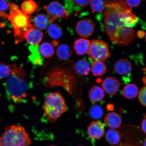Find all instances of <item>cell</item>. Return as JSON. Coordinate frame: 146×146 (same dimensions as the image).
<instances>
[{"instance_id":"obj_1","label":"cell","mask_w":146,"mask_h":146,"mask_svg":"<svg viewBox=\"0 0 146 146\" xmlns=\"http://www.w3.org/2000/svg\"><path fill=\"white\" fill-rule=\"evenodd\" d=\"M132 9L123 0L108 1L104 12L106 33L115 45L125 46L136 39L133 28L138 21Z\"/></svg>"},{"instance_id":"obj_2","label":"cell","mask_w":146,"mask_h":146,"mask_svg":"<svg viewBox=\"0 0 146 146\" xmlns=\"http://www.w3.org/2000/svg\"><path fill=\"white\" fill-rule=\"evenodd\" d=\"M43 108L45 117L50 123H54L66 112L67 105L61 93L56 92L46 97Z\"/></svg>"},{"instance_id":"obj_3","label":"cell","mask_w":146,"mask_h":146,"mask_svg":"<svg viewBox=\"0 0 146 146\" xmlns=\"http://www.w3.org/2000/svg\"><path fill=\"white\" fill-rule=\"evenodd\" d=\"M31 143L29 135L22 126L5 127L0 137V146H29Z\"/></svg>"},{"instance_id":"obj_4","label":"cell","mask_w":146,"mask_h":146,"mask_svg":"<svg viewBox=\"0 0 146 146\" xmlns=\"http://www.w3.org/2000/svg\"><path fill=\"white\" fill-rule=\"evenodd\" d=\"M10 12L8 18L14 28L15 43H18L24 40L27 31L34 27L31 24V18L19 9Z\"/></svg>"},{"instance_id":"obj_5","label":"cell","mask_w":146,"mask_h":146,"mask_svg":"<svg viewBox=\"0 0 146 146\" xmlns=\"http://www.w3.org/2000/svg\"><path fill=\"white\" fill-rule=\"evenodd\" d=\"M15 75L9 76L6 83V89L9 97L16 103H19L26 97L28 87L26 81Z\"/></svg>"},{"instance_id":"obj_6","label":"cell","mask_w":146,"mask_h":146,"mask_svg":"<svg viewBox=\"0 0 146 146\" xmlns=\"http://www.w3.org/2000/svg\"><path fill=\"white\" fill-rule=\"evenodd\" d=\"M88 54L89 58L95 61L104 62L110 57L109 45L105 42L93 40L90 42Z\"/></svg>"},{"instance_id":"obj_7","label":"cell","mask_w":146,"mask_h":146,"mask_svg":"<svg viewBox=\"0 0 146 146\" xmlns=\"http://www.w3.org/2000/svg\"><path fill=\"white\" fill-rule=\"evenodd\" d=\"M51 23H52L58 18L67 19L69 17L68 12L61 4L57 1H53L48 5L44 6Z\"/></svg>"},{"instance_id":"obj_8","label":"cell","mask_w":146,"mask_h":146,"mask_svg":"<svg viewBox=\"0 0 146 146\" xmlns=\"http://www.w3.org/2000/svg\"><path fill=\"white\" fill-rule=\"evenodd\" d=\"M95 24L92 20L84 18L79 21L76 27V32L78 35L84 38H88L94 32Z\"/></svg>"},{"instance_id":"obj_9","label":"cell","mask_w":146,"mask_h":146,"mask_svg":"<svg viewBox=\"0 0 146 146\" xmlns=\"http://www.w3.org/2000/svg\"><path fill=\"white\" fill-rule=\"evenodd\" d=\"M15 75L23 77L25 73L22 69L15 65H9L0 63V79L9 77L11 76Z\"/></svg>"},{"instance_id":"obj_10","label":"cell","mask_w":146,"mask_h":146,"mask_svg":"<svg viewBox=\"0 0 146 146\" xmlns=\"http://www.w3.org/2000/svg\"><path fill=\"white\" fill-rule=\"evenodd\" d=\"M120 86L119 82L116 78L112 77L106 78L102 84L104 91L111 96L114 95L118 92Z\"/></svg>"},{"instance_id":"obj_11","label":"cell","mask_w":146,"mask_h":146,"mask_svg":"<svg viewBox=\"0 0 146 146\" xmlns=\"http://www.w3.org/2000/svg\"><path fill=\"white\" fill-rule=\"evenodd\" d=\"M114 68L115 71L120 75L129 76L132 71V64L129 60L122 59L114 64Z\"/></svg>"},{"instance_id":"obj_12","label":"cell","mask_w":146,"mask_h":146,"mask_svg":"<svg viewBox=\"0 0 146 146\" xmlns=\"http://www.w3.org/2000/svg\"><path fill=\"white\" fill-rule=\"evenodd\" d=\"M88 132L91 138L100 139L104 134V126L100 121L92 122L88 128Z\"/></svg>"},{"instance_id":"obj_13","label":"cell","mask_w":146,"mask_h":146,"mask_svg":"<svg viewBox=\"0 0 146 146\" xmlns=\"http://www.w3.org/2000/svg\"><path fill=\"white\" fill-rule=\"evenodd\" d=\"M43 33L38 29L34 27L27 31L25 35V39L29 44L32 45H36L42 39Z\"/></svg>"},{"instance_id":"obj_14","label":"cell","mask_w":146,"mask_h":146,"mask_svg":"<svg viewBox=\"0 0 146 146\" xmlns=\"http://www.w3.org/2000/svg\"><path fill=\"white\" fill-rule=\"evenodd\" d=\"M104 122L110 129H116L120 127L122 123V119L119 114L116 112L108 113L106 116Z\"/></svg>"},{"instance_id":"obj_15","label":"cell","mask_w":146,"mask_h":146,"mask_svg":"<svg viewBox=\"0 0 146 146\" xmlns=\"http://www.w3.org/2000/svg\"><path fill=\"white\" fill-rule=\"evenodd\" d=\"M90 42L84 38L76 40L74 44V48L78 55H83L88 52Z\"/></svg>"},{"instance_id":"obj_16","label":"cell","mask_w":146,"mask_h":146,"mask_svg":"<svg viewBox=\"0 0 146 146\" xmlns=\"http://www.w3.org/2000/svg\"><path fill=\"white\" fill-rule=\"evenodd\" d=\"M89 99L93 103H97L103 100L105 96L104 91L101 87L95 85L90 89L88 94Z\"/></svg>"},{"instance_id":"obj_17","label":"cell","mask_w":146,"mask_h":146,"mask_svg":"<svg viewBox=\"0 0 146 146\" xmlns=\"http://www.w3.org/2000/svg\"><path fill=\"white\" fill-rule=\"evenodd\" d=\"M121 138V133L116 129H110L107 131L105 135L106 140L112 145H116L119 143Z\"/></svg>"},{"instance_id":"obj_18","label":"cell","mask_w":146,"mask_h":146,"mask_svg":"<svg viewBox=\"0 0 146 146\" xmlns=\"http://www.w3.org/2000/svg\"><path fill=\"white\" fill-rule=\"evenodd\" d=\"M139 91L137 86L134 84H129L124 87L122 91V95L125 98L132 99L136 98L138 95Z\"/></svg>"},{"instance_id":"obj_19","label":"cell","mask_w":146,"mask_h":146,"mask_svg":"<svg viewBox=\"0 0 146 146\" xmlns=\"http://www.w3.org/2000/svg\"><path fill=\"white\" fill-rule=\"evenodd\" d=\"M50 21V18L43 14L37 15L34 19L35 25L37 28L41 30L46 29Z\"/></svg>"},{"instance_id":"obj_20","label":"cell","mask_w":146,"mask_h":146,"mask_svg":"<svg viewBox=\"0 0 146 146\" xmlns=\"http://www.w3.org/2000/svg\"><path fill=\"white\" fill-rule=\"evenodd\" d=\"M76 72L81 75H88L91 70L90 63L86 60L80 59L76 62L75 65Z\"/></svg>"},{"instance_id":"obj_21","label":"cell","mask_w":146,"mask_h":146,"mask_svg":"<svg viewBox=\"0 0 146 146\" xmlns=\"http://www.w3.org/2000/svg\"><path fill=\"white\" fill-rule=\"evenodd\" d=\"M72 50L67 45L60 44L56 49V55L60 60H66L69 59L72 56Z\"/></svg>"},{"instance_id":"obj_22","label":"cell","mask_w":146,"mask_h":146,"mask_svg":"<svg viewBox=\"0 0 146 146\" xmlns=\"http://www.w3.org/2000/svg\"><path fill=\"white\" fill-rule=\"evenodd\" d=\"M107 70L106 66L101 61H95L91 67V72L93 75L97 77L105 74Z\"/></svg>"},{"instance_id":"obj_23","label":"cell","mask_w":146,"mask_h":146,"mask_svg":"<svg viewBox=\"0 0 146 146\" xmlns=\"http://www.w3.org/2000/svg\"><path fill=\"white\" fill-rule=\"evenodd\" d=\"M39 50L40 54L46 58L52 57L54 52L52 45L50 43L46 42L41 44L39 47Z\"/></svg>"},{"instance_id":"obj_24","label":"cell","mask_w":146,"mask_h":146,"mask_svg":"<svg viewBox=\"0 0 146 146\" xmlns=\"http://www.w3.org/2000/svg\"><path fill=\"white\" fill-rule=\"evenodd\" d=\"M48 33L51 38L55 40L59 39L63 35V31L61 27L56 23H52L49 25Z\"/></svg>"},{"instance_id":"obj_25","label":"cell","mask_w":146,"mask_h":146,"mask_svg":"<svg viewBox=\"0 0 146 146\" xmlns=\"http://www.w3.org/2000/svg\"><path fill=\"white\" fill-rule=\"evenodd\" d=\"M21 7L24 13L30 15L37 11L38 5L33 0H27L23 2Z\"/></svg>"},{"instance_id":"obj_26","label":"cell","mask_w":146,"mask_h":146,"mask_svg":"<svg viewBox=\"0 0 146 146\" xmlns=\"http://www.w3.org/2000/svg\"><path fill=\"white\" fill-rule=\"evenodd\" d=\"M89 3L92 12L95 13L104 11L107 2L106 0H90Z\"/></svg>"},{"instance_id":"obj_27","label":"cell","mask_w":146,"mask_h":146,"mask_svg":"<svg viewBox=\"0 0 146 146\" xmlns=\"http://www.w3.org/2000/svg\"><path fill=\"white\" fill-rule=\"evenodd\" d=\"M89 113L92 118L94 119H99L103 115V110L100 106L95 105L91 108Z\"/></svg>"},{"instance_id":"obj_28","label":"cell","mask_w":146,"mask_h":146,"mask_svg":"<svg viewBox=\"0 0 146 146\" xmlns=\"http://www.w3.org/2000/svg\"><path fill=\"white\" fill-rule=\"evenodd\" d=\"M138 100L142 105L146 107V86L142 87L139 93Z\"/></svg>"},{"instance_id":"obj_29","label":"cell","mask_w":146,"mask_h":146,"mask_svg":"<svg viewBox=\"0 0 146 146\" xmlns=\"http://www.w3.org/2000/svg\"><path fill=\"white\" fill-rule=\"evenodd\" d=\"M90 0H74L75 4L79 8H84L88 5Z\"/></svg>"},{"instance_id":"obj_30","label":"cell","mask_w":146,"mask_h":146,"mask_svg":"<svg viewBox=\"0 0 146 146\" xmlns=\"http://www.w3.org/2000/svg\"><path fill=\"white\" fill-rule=\"evenodd\" d=\"M142 1V0H125V2L131 8H136L141 4Z\"/></svg>"},{"instance_id":"obj_31","label":"cell","mask_w":146,"mask_h":146,"mask_svg":"<svg viewBox=\"0 0 146 146\" xmlns=\"http://www.w3.org/2000/svg\"><path fill=\"white\" fill-rule=\"evenodd\" d=\"M9 8V5L5 0H0V14L5 13Z\"/></svg>"},{"instance_id":"obj_32","label":"cell","mask_w":146,"mask_h":146,"mask_svg":"<svg viewBox=\"0 0 146 146\" xmlns=\"http://www.w3.org/2000/svg\"><path fill=\"white\" fill-rule=\"evenodd\" d=\"M141 127L142 130L146 134V118L142 120L141 124Z\"/></svg>"},{"instance_id":"obj_33","label":"cell","mask_w":146,"mask_h":146,"mask_svg":"<svg viewBox=\"0 0 146 146\" xmlns=\"http://www.w3.org/2000/svg\"><path fill=\"white\" fill-rule=\"evenodd\" d=\"M137 35L139 38H143L145 36V33L143 31H139L137 33Z\"/></svg>"},{"instance_id":"obj_34","label":"cell","mask_w":146,"mask_h":146,"mask_svg":"<svg viewBox=\"0 0 146 146\" xmlns=\"http://www.w3.org/2000/svg\"><path fill=\"white\" fill-rule=\"evenodd\" d=\"M143 71L145 76L142 79V81H143L144 85L146 86V68H144L143 69Z\"/></svg>"},{"instance_id":"obj_35","label":"cell","mask_w":146,"mask_h":146,"mask_svg":"<svg viewBox=\"0 0 146 146\" xmlns=\"http://www.w3.org/2000/svg\"><path fill=\"white\" fill-rule=\"evenodd\" d=\"M143 146H146V139L143 142Z\"/></svg>"},{"instance_id":"obj_36","label":"cell","mask_w":146,"mask_h":146,"mask_svg":"<svg viewBox=\"0 0 146 146\" xmlns=\"http://www.w3.org/2000/svg\"><path fill=\"white\" fill-rule=\"evenodd\" d=\"M144 37H145V41L146 42V32H145V36H144Z\"/></svg>"},{"instance_id":"obj_37","label":"cell","mask_w":146,"mask_h":146,"mask_svg":"<svg viewBox=\"0 0 146 146\" xmlns=\"http://www.w3.org/2000/svg\"><path fill=\"white\" fill-rule=\"evenodd\" d=\"M48 146H57L56 145H48Z\"/></svg>"},{"instance_id":"obj_38","label":"cell","mask_w":146,"mask_h":146,"mask_svg":"<svg viewBox=\"0 0 146 146\" xmlns=\"http://www.w3.org/2000/svg\"><path fill=\"white\" fill-rule=\"evenodd\" d=\"M78 146H83V145H78Z\"/></svg>"}]
</instances>
